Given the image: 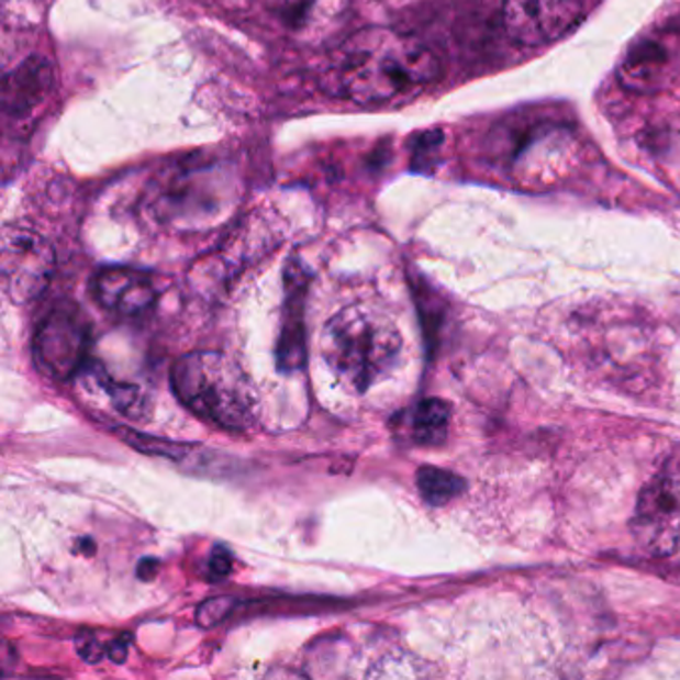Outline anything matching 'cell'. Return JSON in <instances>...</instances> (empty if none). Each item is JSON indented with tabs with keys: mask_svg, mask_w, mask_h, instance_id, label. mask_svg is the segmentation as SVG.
<instances>
[{
	"mask_svg": "<svg viewBox=\"0 0 680 680\" xmlns=\"http://www.w3.org/2000/svg\"><path fill=\"white\" fill-rule=\"evenodd\" d=\"M443 65L422 38L391 29H364L344 38L330 55L322 85L356 104H383L432 87Z\"/></svg>",
	"mask_w": 680,
	"mask_h": 680,
	"instance_id": "6da1fadb",
	"label": "cell"
},
{
	"mask_svg": "<svg viewBox=\"0 0 680 680\" xmlns=\"http://www.w3.org/2000/svg\"><path fill=\"white\" fill-rule=\"evenodd\" d=\"M172 388L188 410L227 432H246L256 423V389L226 354L194 352L180 357L174 364Z\"/></svg>",
	"mask_w": 680,
	"mask_h": 680,
	"instance_id": "7a4b0ae2",
	"label": "cell"
},
{
	"mask_svg": "<svg viewBox=\"0 0 680 680\" xmlns=\"http://www.w3.org/2000/svg\"><path fill=\"white\" fill-rule=\"evenodd\" d=\"M400 352L398 327L383 313L366 305H349L325 325V361L357 393L368 391L388 376Z\"/></svg>",
	"mask_w": 680,
	"mask_h": 680,
	"instance_id": "3957f363",
	"label": "cell"
},
{
	"mask_svg": "<svg viewBox=\"0 0 680 680\" xmlns=\"http://www.w3.org/2000/svg\"><path fill=\"white\" fill-rule=\"evenodd\" d=\"M90 325L80 308L56 305L44 315L33 339L34 361L46 378L68 381L87 361Z\"/></svg>",
	"mask_w": 680,
	"mask_h": 680,
	"instance_id": "277c9868",
	"label": "cell"
},
{
	"mask_svg": "<svg viewBox=\"0 0 680 680\" xmlns=\"http://www.w3.org/2000/svg\"><path fill=\"white\" fill-rule=\"evenodd\" d=\"M55 271V252L33 230L7 226L2 232L0 276L2 290L12 302L36 300L48 288Z\"/></svg>",
	"mask_w": 680,
	"mask_h": 680,
	"instance_id": "5b68a950",
	"label": "cell"
},
{
	"mask_svg": "<svg viewBox=\"0 0 680 680\" xmlns=\"http://www.w3.org/2000/svg\"><path fill=\"white\" fill-rule=\"evenodd\" d=\"M638 545L655 557H669L680 545V473L655 477L638 497L633 515Z\"/></svg>",
	"mask_w": 680,
	"mask_h": 680,
	"instance_id": "8992f818",
	"label": "cell"
},
{
	"mask_svg": "<svg viewBox=\"0 0 680 680\" xmlns=\"http://www.w3.org/2000/svg\"><path fill=\"white\" fill-rule=\"evenodd\" d=\"M293 43L330 46L346 31L352 0H258Z\"/></svg>",
	"mask_w": 680,
	"mask_h": 680,
	"instance_id": "52a82bcc",
	"label": "cell"
},
{
	"mask_svg": "<svg viewBox=\"0 0 680 680\" xmlns=\"http://www.w3.org/2000/svg\"><path fill=\"white\" fill-rule=\"evenodd\" d=\"M583 0H503V24L521 46H545L571 33L583 19Z\"/></svg>",
	"mask_w": 680,
	"mask_h": 680,
	"instance_id": "ba28073f",
	"label": "cell"
},
{
	"mask_svg": "<svg viewBox=\"0 0 680 680\" xmlns=\"http://www.w3.org/2000/svg\"><path fill=\"white\" fill-rule=\"evenodd\" d=\"M94 296L102 308L120 315H141L152 310L158 290L146 271L104 268L94 278Z\"/></svg>",
	"mask_w": 680,
	"mask_h": 680,
	"instance_id": "9c48e42d",
	"label": "cell"
},
{
	"mask_svg": "<svg viewBox=\"0 0 680 680\" xmlns=\"http://www.w3.org/2000/svg\"><path fill=\"white\" fill-rule=\"evenodd\" d=\"M288 305H286V322L281 325L280 342L276 349L278 368L283 371H296L305 364V324H303V298H305V280H293V274L288 278Z\"/></svg>",
	"mask_w": 680,
	"mask_h": 680,
	"instance_id": "30bf717a",
	"label": "cell"
},
{
	"mask_svg": "<svg viewBox=\"0 0 680 680\" xmlns=\"http://www.w3.org/2000/svg\"><path fill=\"white\" fill-rule=\"evenodd\" d=\"M51 85V68L43 60L31 58L4 80V112L24 116L43 100Z\"/></svg>",
	"mask_w": 680,
	"mask_h": 680,
	"instance_id": "8fae6325",
	"label": "cell"
},
{
	"mask_svg": "<svg viewBox=\"0 0 680 680\" xmlns=\"http://www.w3.org/2000/svg\"><path fill=\"white\" fill-rule=\"evenodd\" d=\"M670 65L665 46L645 41L640 48L628 53L625 65L621 68V80L628 88L647 90L650 85H660L665 68Z\"/></svg>",
	"mask_w": 680,
	"mask_h": 680,
	"instance_id": "7c38bea8",
	"label": "cell"
},
{
	"mask_svg": "<svg viewBox=\"0 0 680 680\" xmlns=\"http://www.w3.org/2000/svg\"><path fill=\"white\" fill-rule=\"evenodd\" d=\"M452 410L442 400H425L413 411L411 437L420 445H439L449 432Z\"/></svg>",
	"mask_w": 680,
	"mask_h": 680,
	"instance_id": "4fadbf2b",
	"label": "cell"
},
{
	"mask_svg": "<svg viewBox=\"0 0 680 680\" xmlns=\"http://www.w3.org/2000/svg\"><path fill=\"white\" fill-rule=\"evenodd\" d=\"M417 489L430 505L442 508L464 493L465 481L439 467H422L417 471Z\"/></svg>",
	"mask_w": 680,
	"mask_h": 680,
	"instance_id": "5bb4252c",
	"label": "cell"
},
{
	"mask_svg": "<svg viewBox=\"0 0 680 680\" xmlns=\"http://www.w3.org/2000/svg\"><path fill=\"white\" fill-rule=\"evenodd\" d=\"M102 388H104V391H109L110 400H112V405L116 408V411L132 422H142L151 413V400L144 393V389L138 388V386L119 383V381L104 376Z\"/></svg>",
	"mask_w": 680,
	"mask_h": 680,
	"instance_id": "9a60e30c",
	"label": "cell"
},
{
	"mask_svg": "<svg viewBox=\"0 0 680 680\" xmlns=\"http://www.w3.org/2000/svg\"><path fill=\"white\" fill-rule=\"evenodd\" d=\"M126 443L134 445L136 449L146 452V454L163 455V457H170V459H182L188 452H190V445L185 443H170L166 439H156V437H148V435H142V433L129 432L124 433Z\"/></svg>",
	"mask_w": 680,
	"mask_h": 680,
	"instance_id": "2e32d148",
	"label": "cell"
},
{
	"mask_svg": "<svg viewBox=\"0 0 680 680\" xmlns=\"http://www.w3.org/2000/svg\"><path fill=\"white\" fill-rule=\"evenodd\" d=\"M234 599L230 597H214V599H208L205 603L198 606V613L196 618L202 626H214L218 623H222L234 609Z\"/></svg>",
	"mask_w": 680,
	"mask_h": 680,
	"instance_id": "e0dca14e",
	"label": "cell"
},
{
	"mask_svg": "<svg viewBox=\"0 0 680 680\" xmlns=\"http://www.w3.org/2000/svg\"><path fill=\"white\" fill-rule=\"evenodd\" d=\"M107 648H109V645L104 647L94 635H87L85 633V635L78 637V655L87 662H98L107 655Z\"/></svg>",
	"mask_w": 680,
	"mask_h": 680,
	"instance_id": "ac0fdd59",
	"label": "cell"
},
{
	"mask_svg": "<svg viewBox=\"0 0 680 680\" xmlns=\"http://www.w3.org/2000/svg\"><path fill=\"white\" fill-rule=\"evenodd\" d=\"M232 571V557H230V553L226 549H222V547H216L214 553H212V557H210V579H224Z\"/></svg>",
	"mask_w": 680,
	"mask_h": 680,
	"instance_id": "d6986e66",
	"label": "cell"
},
{
	"mask_svg": "<svg viewBox=\"0 0 680 680\" xmlns=\"http://www.w3.org/2000/svg\"><path fill=\"white\" fill-rule=\"evenodd\" d=\"M129 637L114 638L110 643L109 648H107V655H109L110 660H114L116 665H122L126 660V655H129Z\"/></svg>",
	"mask_w": 680,
	"mask_h": 680,
	"instance_id": "ffe728a7",
	"label": "cell"
}]
</instances>
